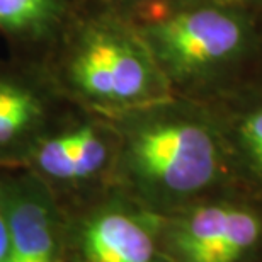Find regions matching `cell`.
<instances>
[{"mask_svg":"<svg viewBox=\"0 0 262 262\" xmlns=\"http://www.w3.org/2000/svg\"><path fill=\"white\" fill-rule=\"evenodd\" d=\"M216 123L235 182L262 196V107L250 109L227 123L216 119Z\"/></svg>","mask_w":262,"mask_h":262,"instance_id":"obj_10","label":"cell"},{"mask_svg":"<svg viewBox=\"0 0 262 262\" xmlns=\"http://www.w3.org/2000/svg\"><path fill=\"white\" fill-rule=\"evenodd\" d=\"M65 102L41 63L0 56V167L19 165Z\"/></svg>","mask_w":262,"mask_h":262,"instance_id":"obj_8","label":"cell"},{"mask_svg":"<svg viewBox=\"0 0 262 262\" xmlns=\"http://www.w3.org/2000/svg\"><path fill=\"white\" fill-rule=\"evenodd\" d=\"M65 262H170L160 216L118 187L63 204Z\"/></svg>","mask_w":262,"mask_h":262,"instance_id":"obj_5","label":"cell"},{"mask_svg":"<svg viewBox=\"0 0 262 262\" xmlns=\"http://www.w3.org/2000/svg\"><path fill=\"white\" fill-rule=\"evenodd\" d=\"M159 216L170 262H262V196L237 182Z\"/></svg>","mask_w":262,"mask_h":262,"instance_id":"obj_4","label":"cell"},{"mask_svg":"<svg viewBox=\"0 0 262 262\" xmlns=\"http://www.w3.org/2000/svg\"><path fill=\"white\" fill-rule=\"evenodd\" d=\"M87 0H0V43L5 55L41 63Z\"/></svg>","mask_w":262,"mask_h":262,"instance_id":"obj_9","label":"cell"},{"mask_svg":"<svg viewBox=\"0 0 262 262\" xmlns=\"http://www.w3.org/2000/svg\"><path fill=\"white\" fill-rule=\"evenodd\" d=\"M109 118L118 133L113 186L155 214L235 182L216 119L176 96Z\"/></svg>","mask_w":262,"mask_h":262,"instance_id":"obj_1","label":"cell"},{"mask_svg":"<svg viewBox=\"0 0 262 262\" xmlns=\"http://www.w3.org/2000/svg\"><path fill=\"white\" fill-rule=\"evenodd\" d=\"M68 102L106 116L174 96L135 20L87 0L41 61Z\"/></svg>","mask_w":262,"mask_h":262,"instance_id":"obj_2","label":"cell"},{"mask_svg":"<svg viewBox=\"0 0 262 262\" xmlns=\"http://www.w3.org/2000/svg\"><path fill=\"white\" fill-rule=\"evenodd\" d=\"M0 208L7 227L5 262H65V209L19 165L0 167Z\"/></svg>","mask_w":262,"mask_h":262,"instance_id":"obj_7","label":"cell"},{"mask_svg":"<svg viewBox=\"0 0 262 262\" xmlns=\"http://www.w3.org/2000/svg\"><path fill=\"white\" fill-rule=\"evenodd\" d=\"M7 257V227H5L4 211L0 208V262H5Z\"/></svg>","mask_w":262,"mask_h":262,"instance_id":"obj_11","label":"cell"},{"mask_svg":"<svg viewBox=\"0 0 262 262\" xmlns=\"http://www.w3.org/2000/svg\"><path fill=\"white\" fill-rule=\"evenodd\" d=\"M118 133L102 113L65 102L33 141L19 167L43 182L61 204L113 186Z\"/></svg>","mask_w":262,"mask_h":262,"instance_id":"obj_3","label":"cell"},{"mask_svg":"<svg viewBox=\"0 0 262 262\" xmlns=\"http://www.w3.org/2000/svg\"><path fill=\"white\" fill-rule=\"evenodd\" d=\"M135 24L172 91L230 58L244 41L242 24L220 9H167Z\"/></svg>","mask_w":262,"mask_h":262,"instance_id":"obj_6","label":"cell"}]
</instances>
